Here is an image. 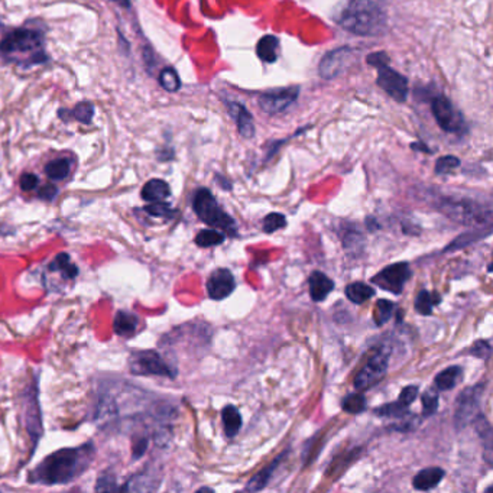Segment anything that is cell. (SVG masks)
I'll return each instance as SVG.
<instances>
[{"mask_svg": "<svg viewBox=\"0 0 493 493\" xmlns=\"http://www.w3.org/2000/svg\"><path fill=\"white\" fill-rule=\"evenodd\" d=\"M95 445L92 443L80 447L61 448V450L45 457L29 473V483L39 485H65L77 479L95 457Z\"/></svg>", "mask_w": 493, "mask_h": 493, "instance_id": "obj_1", "label": "cell"}, {"mask_svg": "<svg viewBox=\"0 0 493 493\" xmlns=\"http://www.w3.org/2000/svg\"><path fill=\"white\" fill-rule=\"evenodd\" d=\"M43 47L42 32L32 28H19L0 41V54L22 67H31L48 60Z\"/></svg>", "mask_w": 493, "mask_h": 493, "instance_id": "obj_2", "label": "cell"}, {"mask_svg": "<svg viewBox=\"0 0 493 493\" xmlns=\"http://www.w3.org/2000/svg\"><path fill=\"white\" fill-rule=\"evenodd\" d=\"M339 25L359 36H375L387 25L385 12L372 0H349L338 18Z\"/></svg>", "mask_w": 493, "mask_h": 493, "instance_id": "obj_3", "label": "cell"}, {"mask_svg": "<svg viewBox=\"0 0 493 493\" xmlns=\"http://www.w3.org/2000/svg\"><path fill=\"white\" fill-rule=\"evenodd\" d=\"M438 209L457 223L478 228H490L492 210L489 206L485 207L478 201L467 198H443L438 201Z\"/></svg>", "mask_w": 493, "mask_h": 493, "instance_id": "obj_4", "label": "cell"}, {"mask_svg": "<svg viewBox=\"0 0 493 493\" xmlns=\"http://www.w3.org/2000/svg\"><path fill=\"white\" fill-rule=\"evenodd\" d=\"M193 209L198 218L207 226L220 229L230 236H236V221L224 211L214 195L207 188H200L193 198Z\"/></svg>", "mask_w": 493, "mask_h": 493, "instance_id": "obj_5", "label": "cell"}, {"mask_svg": "<svg viewBox=\"0 0 493 493\" xmlns=\"http://www.w3.org/2000/svg\"><path fill=\"white\" fill-rule=\"evenodd\" d=\"M389 349L387 346H380L366 362L354 377V388L359 391H368L375 387L377 382L384 379L388 372L389 365Z\"/></svg>", "mask_w": 493, "mask_h": 493, "instance_id": "obj_6", "label": "cell"}, {"mask_svg": "<svg viewBox=\"0 0 493 493\" xmlns=\"http://www.w3.org/2000/svg\"><path fill=\"white\" fill-rule=\"evenodd\" d=\"M129 369L133 375L141 376H165L174 379L176 370L172 369L164 357L153 350H144L133 353L129 362Z\"/></svg>", "mask_w": 493, "mask_h": 493, "instance_id": "obj_7", "label": "cell"}, {"mask_svg": "<svg viewBox=\"0 0 493 493\" xmlns=\"http://www.w3.org/2000/svg\"><path fill=\"white\" fill-rule=\"evenodd\" d=\"M483 384H478L475 387L466 388L459 396L456 402V412H454V424L456 429L461 430L480 414V402L483 396Z\"/></svg>", "mask_w": 493, "mask_h": 493, "instance_id": "obj_8", "label": "cell"}, {"mask_svg": "<svg viewBox=\"0 0 493 493\" xmlns=\"http://www.w3.org/2000/svg\"><path fill=\"white\" fill-rule=\"evenodd\" d=\"M411 275L412 272L410 265L407 262H398L384 268L382 271L372 278V282L377 284L379 288L389 291V293L395 296H399L402 293L403 285L410 281Z\"/></svg>", "mask_w": 493, "mask_h": 493, "instance_id": "obj_9", "label": "cell"}, {"mask_svg": "<svg viewBox=\"0 0 493 493\" xmlns=\"http://www.w3.org/2000/svg\"><path fill=\"white\" fill-rule=\"evenodd\" d=\"M433 115L438 126L448 133H460L464 130V119L460 111L444 96H438L431 103Z\"/></svg>", "mask_w": 493, "mask_h": 493, "instance_id": "obj_10", "label": "cell"}, {"mask_svg": "<svg viewBox=\"0 0 493 493\" xmlns=\"http://www.w3.org/2000/svg\"><path fill=\"white\" fill-rule=\"evenodd\" d=\"M300 95V87L291 85L266 92L259 97V106L268 115H278L293 106Z\"/></svg>", "mask_w": 493, "mask_h": 493, "instance_id": "obj_11", "label": "cell"}, {"mask_svg": "<svg viewBox=\"0 0 493 493\" xmlns=\"http://www.w3.org/2000/svg\"><path fill=\"white\" fill-rule=\"evenodd\" d=\"M377 69V85L389 95L395 102H405L408 97V80L398 71L389 69L388 64L379 65Z\"/></svg>", "mask_w": 493, "mask_h": 493, "instance_id": "obj_12", "label": "cell"}, {"mask_svg": "<svg viewBox=\"0 0 493 493\" xmlns=\"http://www.w3.org/2000/svg\"><path fill=\"white\" fill-rule=\"evenodd\" d=\"M354 57V51L350 47H342L334 51H330L323 57L319 64V74L326 78L331 80L345 73L349 65L352 64Z\"/></svg>", "mask_w": 493, "mask_h": 493, "instance_id": "obj_13", "label": "cell"}, {"mask_svg": "<svg viewBox=\"0 0 493 493\" xmlns=\"http://www.w3.org/2000/svg\"><path fill=\"white\" fill-rule=\"evenodd\" d=\"M236 289V279L229 269H216L207 281V293L211 300L221 301Z\"/></svg>", "mask_w": 493, "mask_h": 493, "instance_id": "obj_14", "label": "cell"}, {"mask_svg": "<svg viewBox=\"0 0 493 493\" xmlns=\"http://www.w3.org/2000/svg\"><path fill=\"white\" fill-rule=\"evenodd\" d=\"M228 106H229V113L233 118V120L236 122L237 130L242 137L246 139L254 138L255 137V123H254L252 115L249 113V110L246 109L243 104L235 103V102H230Z\"/></svg>", "mask_w": 493, "mask_h": 493, "instance_id": "obj_15", "label": "cell"}, {"mask_svg": "<svg viewBox=\"0 0 493 493\" xmlns=\"http://www.w3.org/2000/svg\"><path fill=\"white\" fill-rule=\"evenodd\" d=\"M308 282H310L311 300L316 301V303L324 301L327 298V296L334 289V282L326 274H323L320 271L312 272Z\"/></svg>", "mask_w": 493, "mask_h": 493, "instance_id": "obj_16", "label": "cell"}, {"mask_svg": "<svg viewBox=\"0 0 493 493\" xmlns=\"http://www.w3.org/2000/svg\"><path fill=\"white\" fill-rule=\"evenodd\" d=\"M445 472L441 467H427L422 468L414 476L412 485L417 490H431L440 485Z\"/></svg>", "mask_w": 493, "mask_h": 493, "instance_id": "obj_17", "label": "cell"}, {"mask_svg": "<svg viewBox=\"0 0 493 493\" xmlns=\"http://www.w3.org/2000/svg\"><path fill=\"white\" fill-rule=\"evenodd\" d=\"M142 198L148 203H158V201H165L171 195L169 186L160 178L149 179V181L142 188Z\"/></svg>", "mask_w": 493, "mask_h": 493, "instance_id": "obj_18", "label": "cell"}, {"mask_svg": "<svg viewBox=\"0 0 493 493\" xmlns=\"http://www.w3.org/2000/svg\"><path fill=\"white\" fill-rule=\"evenodd\" d=\"M258 57L268 64H272L278 60L279 55V39L275 35L263 36L256 47Z\"/></svg>", "mask_w": 493, "mask_h": 493, "instance_id": "obj_19", "label": "cell"}, {"mask_svg": "<svg viewBox=\"0 0 493 493\" xmlns=\"http://www.w3.org/2000/svg\"><path fill=\"white\" fill-rule=\"evenodd\" d=\"M139 326V320L134 314L129 311H118L113 321V330L118 335L122 338H129V335L134 334Z\"/></svg>", "mask_w": 493, "mask_h": 493, "instance_id": "obj_20", "label": "cell"}, {"mask_svg": "<svg viewBox=\"0 0 493 493\" xmlns=\"http://www.w3.org/2000/svg\"><path fill=\"white\" fill-rule=\"evenodd\" d=\"M285 454H286V453H282L281 456H278L268 467H265L263 470H261L259 473H256V475L248 482V485L244 486V490H248V492H258V490H262L263 487H266V485L269 483V480H271V476L274 475V472L277 470V467L279 466V463L282 461V457H284Z\"/></svg>", "mask_w": 493, "mask_h": 493, "instance_id": "obj_21", "label": "cell"}, {"mask_svg": "<svg viewBox=\"0 0 493 493\" xmlns=\"http://www.w3.org/2000/svg\"><path fill=\"white\" fill-rule=\"evenodd\" d=\"M475 429H476V433L479 434L482 443H483V447H485V456H486V461L489 464H492V447H493V434H492V427H490V424L489 421L483 417V415H478L475 419Z\"/></svg>", "mask_w": 493, "mask_h": 493, "instance_id": "obj_22", "label": "cell"}, {"mask_svg": "<svg viewBox=\"0 0 493 493\" xmlns=\"http://www.w3.org/2000/svg\"><path fill=\"white\" fill-rule=\"evenodd\" d=\"M221 419L224 425V433L228 437H235L242 429V415L235 405L224 407L221 412Z\"/></svg>", "mask_w": 493, "mask_h": 493, "instance_id": "obj_23", "label": "cell"}, {"mask_svg": "<svg viewBox=\"0 0 493 493\" xmlns=\"http://www.w3.org/2000/svg\"><path fill=\"white\" fill-rule=\"evenodd\" d=\"M461 373L463 372H461L460 366H450V368L441 370L434 379V384H436L437 389H440V391L453 389L460 380Z\"/></svg>", "mask_w": 493, "mask_h": 493, "instance_id": "obj_24", "label": "cell"}, {"mask_svg": "<svg viewBox=\"0 0 493 493\" xmlns=\"http://www.w3.org/2000/svg\"><path fill=\"white\" fill-rule=\"evenodd\" d=\"M71 172V161L69 158H57L45 165V174L51 181H62Z\"/></svg>", "mask_w": 493, "mask_h": 493, "instance_id": "obj_25", "label": "cell"}, {"mask_svg": "<svg viewBox=\"0 0 493 493\" xmlns=\"http://www.w3.org/2000/svg\"><path fill=\"white\" fill-rule=\"evenodd\" d=\"M375 296V289L363 282H352L346 286V297L353 304H363Z\"/></svg>", "mask_w": 493, "mask_h": 493, "instance_id": "obj_26", "label": "cell"}, {"mask_svg": "<svg viewBox=\"0 0 493 493\" xmlns=\"http://www.w3.org/2000/svg\"><path fill=\"white\" fill-rule=\"evenodd\" d=\"M50 271H58L65 279H73L78 275V268L71 262L69 254H60L50 265Z\"/></svg>", "mask_w": 493, "mask_h": 493, "instance_id": "obj_27", "label": "cell"}, {"mask_svg": "<svg viewBox=\"0 0 493 493\" xmlns=\"http://www.w3.org/2000/svg\"><path fill=\"white\" fill-rule=\"evenodd\" d=\"M441 301V298L438 297V294H431L430 291L422 289L418 293L417 298H415V310L417 312H419L421 316H430L433 312V308L436 304H438Z\"/></svg>", "mask_w": 493, "mask_h": 493, "instance_id": "obj_28", "label": "cell"}, {"mask_svg": "<svg viewBox=\"0 0 493 493\" xmlns=\"http://www.w3.org/2000/svg\"><path fill=\"white\" fill-rule=\"evenodd\" d=\"M224 240H226V236L217 229H204L195 236V244L200 248H211V246L221 244Z\"/></svg>", "mask_w": 493, "mask_h": 493, "instance_id": "obj_29", "label": "cell"}, {"mask_svg": "<svg viewBox=\"0 0 493 493\" xmlns=\"http://www.w3.org/2000/svg\"><path fill=\"white\" fill-rule=\"evenodd\" d=\"M482 230H483V228H478L476 230H470V232H466V233L460 235L456 240H453L450 244L447 246V248H445V252H447V251H457V249L466 248V246H468L470 243H473V242H476V240L482 239L483 236L490 235V232L483 233Z\"/></svg>", "mask_w": 493, "mask_h": 493, "instance_id": "obj_30", "label": "cell"}, {"mask_svg": "<svg viewBox=\"0 0 493 493\" xmlns=\"http://www.w3.org/2000/svg\"><path fill=\"white\" fill-rule=\"evenodd\" d=\"M158 80H160L161 87L169 93L178 92L179 87H181V78H179L178 73L175 71V69H172V67H167V69H164L160 73Z\"/></svg>", "mask_w": 493, "mask_h": 493, "instance_id": "obj_31", "label": "cell"}, {"mask_svg": "<svg viewBox=\"0 0 493 493\" xmlns=\"http://www.w3.org/2000/svg\"><path fill=\"white\" fill-rule=\"evenodd\" d=\"M95 106L93 103H90V102H81L78 103L73 110H69V113L76 119L78 120L80 123H84V125H90L93 122V118H95Z\"/></svg>", "mask_w": 493, "mask_h": 493, "instance_id": "obj_32", "label": "cell"}, {"mask_svg": "<svg viewBox=\"0 0 493 493\" xmlns=\"http://www.w3.org/2000/svg\"><path fill=\"white\" fill-rule=\"evenodd\" d=\"M342 408L349 414H361L366 410V398L362 394H349L342 401Z\"/></svg>", "mask_w": 493, "mask_h": 493, "instance_id": "obj_33", "label": "cell"}, {"mask_svg": "<svg viewBox=\"0 0 493 493\" xmlns=\"http://www.w3.org/2000/svg\"><path fill=\"white\" fill-rule=\"evenodd\" d=\"M375 414L384 418H403L410 414V411L408 407L402 405L399 401H396L394 403H385V405L376 408Z\"/></svg>", "mask_w": 493, "mask_h": 493, "instance_id": "obj_34", "label": "cell"}, {"mask_svg": "<svg viewBox=\"0 0 493 493\" xmlns=\"http://www.w3.org/2000/svg\"><path fill=\"white\" fill-rule=\"evenodd\" d=\"M395 304L389 300H377L376 307H375V323L376 326H384L387 324L394 312Z\"/></svg>", "mask_w": 493, "mask_h": 493, "instance_id": "obj_35", "label": "cell"}, {"mask_svg": "<svg viewBox=\"0 0 493 493\" xmlns=\"http://www.w3.org/2000/svg\"><path fill=\"white\" fill-rule=\"evenodd\" d=\"M263 230L265 233H274L286 226V218L281 213H271L263 218Z\"/></svg>", "mask_w": 493, "mask_h": 493, "instance_id": "obj_36", "label": "cell"}, {"mask_svg": "<svg viewBox=\"0 0 493 493\" xmlns=\"http://www.w3.org/2000/svg\"><path fill=\"white\" fill-rule=\"evenodd\" d=\"M148 214L153 217H161V218H174L176 211L169 207V204L164 203V201H158V203H152L144 209Z\"/></svg>", "mask_w": 493, "mask_h": 493, "instance_id": "obj_37", "label": "cell"}, {"mask_svg": "<svg viewBox=\"0 0 493 493\" xmlns=\"http://www.w3.org/2000/svg\"><path fill=\"white\" fill-rule=\"evenodd\" d=\"M422 401V410H424V415H433L437 408H438V394L433 389H429L425 392L421 398Z\"/></svg>", "mask_w": 493, "mask_h": 493, "instance_id": "obj_38", "label": "cell"}, {"mask_svg": "<svg viewBox=\"0 0 493 493\" xmlns=\"http://www.w3.org/2000/svg\"><path fill=\"white\" fill-rule=\"evenodd\" d=\"M460 167V160L456 158V156H452V155H448V156H443V158H440L436 164V172L443 175V174H448V172H452L454 171L456 168Z\"/></svg>", "mask_w": 493, "mask_h": 493, "instance_id": "obj_39", "label": "cell"}, {"mask_svg": "<svg viewBox=\"0 0 493 493\" xmlns=\"http://www.w3.org/2000/svg\"><path fill=\"white\" fill-rule=\"evenodd\" d=\"M39 184V178L35 175V174H31V172H25L24 175L20 176V181H19V186L22 188V191H25V193H29V191H34L36 190Z\"/></svg>", "mask_w": 493, "mask_h": 493, "instance_id": "obj_40", "label": "cell"}, {"mask_svg": "<svg viewBox=\"0 0 493 493\" xmlns=\"http://www.w3.org/2000/svg\"><path fill=\"white\" fill-rule=\"evenodd\" d=\"M417 396H418V387H407V388H403L402 392L399 394L398 401L402 403V405L410 407L411 403L417 399Z\"/></svg>", "mask_w": 493, "mask_h": 493, "instance_id": "obj_41", "label": "cell"}, {"mask_svg": "<svg viewBox=\"0 0 493 493\" xmlns=\"http://www.w3.org/2000/svg\"><path fill=\"white\" fill-rule=\"evenodd\" d=\"M470 353L479 359H489V356L492 353V346L486 340H479L473 345L472 349H470Z\"/></svg>", "mask_w": 493, "mask_h": 493, "instance_id": "obj_42", "label": "cell"}, {"mask_svg": "<svg viewBox=\"0 0 493 493\" xmlns=\"http://www.w3.org/2000/svg\"><path fill=\"white\" fill-rule=\"evenodd\" d=\"M36 194H38V197H39L41 200L51 201V200H54V198L57 197L58 188H57L55 186H53V184H47V186L41 187V188L36 191Z\"/></svg>", "mask_w": 493, "mask_h": 493, "instance_id": "obj_43", "label": "cell"}, {"mask_svg": "<svg viewBox=\"0 0 493 493\" xmlns=\"http://www.w3.org/2000/svg\"><path fill=\"white\" fill-rule=\"evenodd\" d=\"M146 447H148V440L146 438H142L138 444H134L133 445V457L138 459V457L144 456V453L146 452Z\"/></svg>", "mask_w": 493, "mask_h": 493, "instance_id": "obj_44", "label": "cell"}, {"mask_svg": "<svg viewBox=\"0 0 493 493\" xmlns=\"http://www.w3.org/2000/svg\"><path fill=\"white\" fill-rule=\"evenodd\" d=\"M115 2L122 5L123 8H129V0H115Z\"/></svg>", "mask_w": 493, "mask_h": 493, "instance_id": "obj_45", "label": "cell"}, {"mask_svg": "<svg viewBox=\"0 0 493 493\" xmlns=\"http://www.w3.org/2000/svg\"><path fill=\"white\" fill-rule=\"evenodd\" d=\"M0 29H2V27H0Z\"/></svg>", "mask_w": 493, "mask_h": 493, "instance_id": "obj_46", "label": "cell"}]
</instances>
